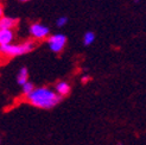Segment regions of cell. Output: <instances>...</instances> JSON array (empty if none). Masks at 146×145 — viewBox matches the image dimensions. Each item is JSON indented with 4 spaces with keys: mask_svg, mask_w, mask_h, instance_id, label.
Masks as SVG:
<instances>
[{
    "mask_svg": "<svg viewBox=\"0 0 146 145\" xmlns=\"http://www.w3.org/2000/svg\"><path fill=\"white\" fill-rule=\"evenodd\" d=\"M62 96L58 95L55 89L49 87H38L26 96V101L31 106L40 110H51L61 102Z\"/></svg>",
    "mask_w": 146,
    "mask_h": 145,
    "instance_id": "1",
    "label": "cell"
},
{
    "mask_svg": "<svg viewBox=\"0 0 146 145\" xmlns=\"http://www.w3.org/2000/svg\"><path fill=\"white\" fill-rule=\"evenodd\" d=\"M36 48V41H26L23 43H12L9 45L0 47V54H4L9 57L25 55L27 53H31Z\"/></svg>",
    "mask_w": 146,
    "mask_h": 145,
    "instance_id": "2",
    "label": "cell"
},
{
    "mask_svg": "<svg viewBox=\"0 0 146 145\" xmlns=\"http://www.w3.org/2000/svg\"><path fill=\"white\" fill-rule=\"evenodd\" d=\"M46 42H48V47L51 51L55 54H60L61 51H63V49L67 45V36L63 33L51 35Z\"/></svg>",
    "mask_w": 146,
    "mask_h": 145,
    "instance_id": "3",
    "label": "cell"
},
{
    "mask_svg": "<svg viewBox=\"0 0 146 145\" xmlns=\"http://www.w3.org/2000/svg\"><path fill=\"white\" fill-rule=\"evenodd\" d=\"M30 36L33 38V41H43L48 39L50 37V29L49 26L42 24V23H33L29 27Z\"/></svg>",
    "mask_w": 146,
    "mask_h": 145,
    "instance_id": "4",
    "label": "cell"
},
{
    "mask_svg": "<svg viewBox=\"0 0 146 145\" xmlns=\"http://www.w3.org/2000/svg\"><path fill=\"white\" fill-rule=\"evenodd\" d=\"M18 25V19L12 17H3L0 19V31L1 30H13Z\"/></svg>",
    "mask_w": 146,
    "mask_h": 145,
    "instance_id": "5",
    "label": "cell"
},
{
    "mask_svg": "<svg viewBox=\"0 0 146 145\" xmlns=\"http://www.w3.org/2000/svg\"><path fill=\"white\" fill-rule=\"evenodd\" d=\"M14 39L13 30H1L0 31V47L12 44Z\"/></svg>",
    "mask_w": 146,
    "mask_h": 145,
    "instance_id": "6",
    "label": "cell"
},
{
    "mask_svg": "<svg viewBox=\"0 0 146 145\" xmlns=\"http://www.w3.org/2000/svg\"><path fill=\"white\" fill-rule=\"evenodd\" d=\"M70 89H71L70 84L68 82H65V81H60V82H57L56 86H55L56 93L58 94V95H61L62 98L63 96H67L68 94L70 93Z\"/></svg>",
    "mask_w": 146,
    "mask_h": 145,
    "instance_id": "7",
    "label": "cell"
},
{
    "mask_svg": "<svg viewBox=\"0 0 146 145\" xmlns=\"http://www.w3.org/2000/svg\"><path fill=\"white\" fill-rule=\"evenodd\" d=\"M17 82L19 86H24L26 82H29V70L26 67L20 68L17 74Z\"/></svg>",
    "mask_w": 146,
    "mask_h": 145,
    "instance_id": "8",
    "label": "cell"
},
{
    "mask_svg": "<svg viewBox=\"0 0 146 145\" xmlns=\"http://www.w3.org/2000/svg\"><path fill=\"white\" fill-rule=\"evenodd\" d=\"M95 33H94L93 31H88V32H86L84 36H83V44L84 45H92L94 42H95Z\"/></svg>",
    "mask_w": 146,
    "mask_h": 145,
    "instance_id": "9",
    "label": "cell"
},
{
    "mask_svg": "<svg viewBox=\"0 0 146 145\" xmlns=\"http://www.w3.org/2000/svg\"><path fill=\"white\" fill-rule=\"evenodd\" d=\"M35 88H36L35 84H33L31 81H29V82H26L24 86H21V92H23V94H24L25 98H26V96H29V95H30V94L35 90Z\"/></svg>",
    "mask_w": 146,
    "mask_h": 145,
    "instance_id": "10",
    "label": "cell"
},
{
    "mask_svg": "<svg viewBox=\"0 0 146 145\" xmlns=\"http://www.w3.org/2000/svg\"><path fill=\"white\" fill-rule=\"evenodd\" d=\"M67 23H68V18H67V17H60V18L56 20V25H57L58 27L65 26V25H67Z\"/></svg>",
    "mask_w": 146,
    "mask_h": 145,
    "instance_id": "11",
    "label": "cell"
},
{
    "mask_svg": "<svg viewBox=\"0 0 146 145\" xmlns=\"http://www.w3.org/2000/svg\"><path fill=\"white\" fill-rule=\"evenodd\" d=\"M89 80H90V77H89L88 75H84V76L82 77V82H83V83H87V82L89 81Z\"/></svg>",
    "mask_w": 146,
    "mask_h": 145,
    "instance_id": "12",
    "label": "cell"
},
{
    "mask_svg": "<svg viewBox=\"0 0 146 145\" xmlns=\"http://www.w3.org/2000/svg\"><path fill=\"white\" fill-rule=\"evenodd\" d=\"M4 17V9H3V6L0 5V19H1Z\"/></svg>",
    "mask_w": 146,
    "mask_h": 145,
    "instance_id": "13",
    "label": "cell"
},
{
    "mask_svg": "<svg viewBox=\"0 0 146 145\" xmlns=\"http://www.w3.org/2000/svg\"><path fill=\"white\" fill-rule=\"evenodd\" d=\"M20 3H27V1H30V0H19Z\"/></svg>",
    "mask_w": 146,
    "mask_h": 145,
    "instance_id": "14",
    "label": "cell"
},
{
    "mask_svg": "<svg viewBox=\"0 0 146 145\" xmlns=\"http://www.w3.org/2000/svg\"><path fill=\"white\" fill-rule=\"evenodd\" d=\"M134 1H135V3H139V1H140V0H134Z\"/></svg>",
    "mask_w": 146,
    "mask_h": 145,
    "instance_id": "15",
    "label": "cell"
},
{
    "mask_svg": "<svg viewBox=\"0 0 146 145\" xmlns=\"http://www.w3.org/2000/svg\"><path fill=\"white\" fill-rule=\"evenodd\" d=\"M0 143H1V139H0Z\"/></svg>",
    "mask_w": 146,
    "mask_h": 145,
    "instance_id": "16",
    "label": "cell"
}]
</instances>
